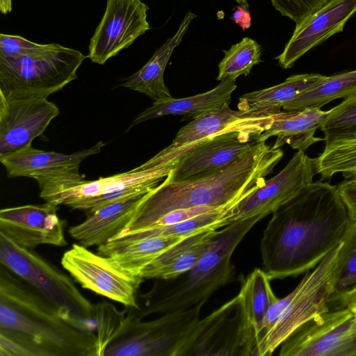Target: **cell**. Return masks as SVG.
I'll return each mask as SVG.
<instances>
[{
    "label": "cell",
    "mask_w": 356,
    "mask_h": 356,
    "mask_svg": "<svg viewBox=\"0 0 356 356\" xmlns=\"http://www.w3.org/2000/svg\"><path fill=\"white\" fill-rule=\"evenodd\" d=\"M318 73L294 74L274 86L240 97L238 109L243 111L273 110L282 111L300 94L325 79Z\"/></svg>",
    "instance_id": "cell-27"
},
{
    "label": "cell",
    "mask_w": 356,
    "mask_h": 356,
    "mask_svg": "<svg viewBox=\"0 0 356 356\" xmlns=\"http://www.w3.org/2000/svg\"><path fill=\"white\" fill-rule=\"evenodd\" d=\"M236 80H222L214 88L194 96L154 102L134 119L127 131L145 121L169 115H183L193 120L225 104H229L232 93L237 88Z\"/></svg>",
    "instance_id": "cell-22"
},
{
    "label": "cell",
    "mask_w": 356,
    "mask_h": 356,
    "mask_svg": "<svg viewBox=\"0 0 356 356\" xmlns=\"http://www.w3.org/2000/svg\"><path fill=\"white\" fill-rule=\"evenodd\" d=\"M206 302L165 313L147 321L139 316L127 333L104 351L106 356H183Z\"/></svg>",
    "instance_id": "cell-10"
},
{
    "label": "cell",
    "mask_w": 356,
    "mask_h": 356,
    "mask_svg": "<svg viewBox=\"0 0 356 356\" xmlns=\"http://www.w3.org/2000/svg\"><path fill=\"white\" fill-rule=\"evenodd\" d=\"M280 356H356V314L329 309L298 328L280 346Z\"/></svg>",
    "instance_id": "cell-12"
},
{
    "label": "cell",
    "mask_w": 356,
    "mask_h": 356,
    "mask_svg": "<svg viewBox=\"0 0 356 356\" xmlns=\"http://www.w3.org/2000/svg\"><path fill=\"white\" fill-rule=\"evenodd\" d=\"M183 238V237H147L130 240L112 238L105 244L98 246L97 253L109 257L122 270L142 277L141 273L147 266Z\"/></svg>",
    "instance_id": "cell-26"
},
{
    "label": "cell",
    "mask_w": 356,
    "mask_h": 356,
    "mask_svg": "<svg viewBox=\"0 0 356 356\" xmlns=\"http://www.w3.org/2000/svg\"><path fill=\"white\" fill-rule=\"evenodd\" d=\"M215 209H216V208H212L209 207H201L172 211L160 218L158 220H156L154 223H153L147 229L175 224L193 218L195 216L211 211Z\"/></svg>",
    "instance_id": "cell-37"
},
{
    "label": "cell",
    "mask_w": 356,
    "mask_h": 356,
    "mask_svg": "<svg viewBox=\"0 0 356 356\" xmlns=\"http://www.w3.org/2000/svg\"><path fill=\"white\" fill-rule=\"evenodd\" d=\"M94 307L96 356H103L108 346L127 333L138 315L134 307H125L124 309L120 311L107 301L97 302Z\"/></svg>",
    "instance_id": "cell-30"
},
{
    "label": "cell",
    "mask_w": 356,
    "mask_h": 356,
    "mask_svg": "<svg viewBox=\"0 0 356 356\" xmlns=\"http://www.w3.org/2000/svg\"><path fill=\"white\" fill-rule=\"evenodd\" d=\"M240 6H243L245 8H248L249 4L248 0H236Z\"/></svg>",
    "instance_id": "cell-42"
},
{
    "label": "cell",
    "mask_w": 356,
    "mask_h": 356,
    "mask_svg": "<svg viewBox=\"0 0 356 356\" xmlns=\"http://www.w3.org/2000/svg\"><path fill=\"white\" fill-rule=\"evenodd\" d=\"M282 113L273 110L235 111L229 104H225L192 120L179 129L170 145L131 170L139 172L176 164L200 145L224 134L247 132L257 138Z\"/></svg>",
    "instance_id": "cell-9"
},
{
    "label": "cell",
    "mask_w": 356,
    "mask_h": 356,
    "mask_svg": "<svg viewBox=\"0 0 356 356\" xmlns=\"http://www.w3.org/2000/svg\"><path fill=\"white\" fill-rule=\"evenodd\" d=\"M175 164L152 170L126 172L88 181L80 172L40 177L36 179L40 196L45 202L86 212L108 203L144 195L161 184Z\"/></svg>",
    "instance_id": "cell-6"
},
{
    "label": "cell",
    "mask_w": 356,
    "mask_h": 356,
    "mask_svg": "<svg viewBox=\"0 0 356 356\" xmlns=\"http://www.w3.org/2000/svg\"><path fill=\"white\" fill-rule=\"evenodd\" d=\"M260 217L234 221L220 229L213 245L189 270L172 279L158 280L141 296L138 316L165 314L192 307L231 282L234 275L232 256L245 236L260 221Z\"/></svg>",
    "instance_id": "cell-4"
},
{
    "label": "cell",
    "mask_w": 356,
    "mask_h": 356,
    "mask_svg": "<svg viewBox=\"0 0 356 356\" xmlns=\"http://www.w3.org/2000/svg\"><path fill=\"white\" fill-rule=\"evenodd\" d=\"M86 56L56 43L15 57L0 56V95L47 98L77 79Z\"/></svg>",
    "instance_id": "cell-7"
},
{
    "label": "cell",
    "mask_w": 356,
    "mask_h": 356,
    "mask_svg": "<svg viewBox=\"0 0 356 356\" xmlns=\"http://www.w3.org/2000/svg\"><path fill=\"white\" fill-rule=\"evenodd\" d=\"M320 129L325 145L356 138V94L331 108Z\"/></svg>",
    "instance_id": "cell-34"
},
{
    "label": "cell",
    "mask_w": 356,
    "mask_h": 356,
    "mask_svg": "<svg viewBox=\"0 0 356 356\" xmlns=\"http://www.w3.org/2000/svg\"><path fill=\"white\" fill-rule=\"evenodd\" d=\"M356 94V70L327 76L305 90L286 106L285 111L307 108H321L337 99H346Z\"/></svg>",
    "instance_id": "cell-29"
},
{
    "label": "cell",
    "mask_w": 356,
    "mask_h": 356,
    "mask_svg": "<svg viewBox=\"0 0 356 356\" xmlns=\"http://www.w3.org/2000/svg\"><path fill=\"white\" fill-rule=\"evenodd\" d=\"M57 210V205L47 202L3 209L0 211V233L18 245L31 250L44 244L65 246L63 222Z\"/></svg>",
    "instance_id": "cell-17"
},
{
    "label": "cell",
    "mask_w": 356,
    "mask_h": 356,
    "mask_svg": "<svg viewBox=\"0 0 356 356\" xmlns=\"http://www.w3.org/2000/svg\"><path fill=\"white\" fill-rule=\"evenodd\" d=\"M356 13V0H329L296 26L283 51L275 58L288 69L310 49L343 31L348 20Z\"/></svg>",
    "instance_id": "cell-18"
},
{
    "label": "cell",
    "mask_w": 356,
    "mask_h": 356,
    "mask_svg": "<svg viewBox=\"0 0 356 356\" xmlns=\"http://www.w3.org/2000/svg\"><path fill=\"white\" fill-rule=\"evenodd\" d=\"M257 344L238 296L199 320L185 346L183 356H252Z\"/></svg>",
    "instance_id": "cell-11"
},
{
    "label": "cell",
    "mask_w": 356,
    "mask_h": 356,
    "mask_svg": "<svg viewBox=\"0 0 356 356\" xmlns=\"http://www.w3.org/2000/svg\"><path fill=\"white\" fill-rule=\"evenodd\" d=\"M333 307H347L356 314V288L342 297Z\"/></svg>",
    "instance_id": "cell-40"
},
{
    "label": "cell",
    "mask_w": 356,
    "mask_h": 356,
    "mask_svg": "<svg viewBox=\"0 0 356 356\" xmlns=\"http://www.w3.org/2000/svg\"><path fill=\"white\" fill-rule=\"evenodd\" d=\"M238 296L245 318L253 330L257 343L265 316L279 299L273 291L267 273L264 270L255 268L243 280Z\"/></svg>",
    "instance_id": "cell-28"
},
{
    "label": "cell",
    "mask_w": 356,
    "mask_h": 356,
    "mask_svg": "<svg viewBox=\"0 0 356 356\" xmlns=\"http://www.w3.org/2000/svg\"><path fill=\"white\" fill-rule=\"evenodd\" d=\"M1 266L95 332V307L72 280L31 249L0 233Z\"/></svg>",
    "instance_id": "cell-8"
},
{
    "label": "cell",
    "mask_w": 356,
    "mask_h": 356,
    "mask_svg": "<svg viewBox=\"0 0 356 356\" xmlns=\"http://www.w3.org/2000/svg\"><path fill=\"white\" fill-rule=\"evenodd\" d=\"M196 15L188 12L174 35L158 48L138 71L126 79L122 86L143 93L154 102L173 97L165 86L163 74L174 49L181 42Z\"/></svg>",
    "instance_id": "cell-25"
},
{
    "label": "cell",
    "mask_w": 356,
    "mask_h": 356,
    "mask_svg": "<svg viewBox=\"0 0 356 356\" xmlns=\"http://www.w3.org/2000/svg\"><path fill=\"white\" fill-rule=\"evenodd\" d=\"M149 7L140 0H107L104 14L90 38L88 58L104 65L150 29Z\"/></svg>",
    "instance_id": "cell-14"
},
{
    "label": "cell",
    "mask_w": 356,
    "mask_h": 356,
    "mask_svg": "<svg viewBox=\"0 0 356 356\" xmlns=\"http://www.w3.org/2000/svg\"><path fill=\"white\" fill-rule=\"evenodd\" d=\"M270 1L277 11L282 16L291 19L296 23V26H298L329 0Z\"/></svg>",
    "instance_id": "cell-35"
},
{
    "label": "cell",
    "mask_w": 356,
    "mask_h": 356,
    "mask_svg": "<svg viewBox=\"0 0 356 356\" xmlns=\"http://www.w3.org/2000/svg\"><path fill=\"white\" fill-rule=\"evenodd\" d=\"M144 195L122 198L86 212L83 222L69 228L70 236L86 248L105 244L125 228Z\"/></svg>",
    "instance_id": "cell-21"
},
{
    "label": "cell",
    "mask_w": 356,
    "mask_h": 356,
    "mask_svg": "<svg viewBox=\"0 0 356 356\" xmlns=\"http://www.w3.org/2000/svg\"><path fill=\"white\" fill-rule=\"evenodd\" d=\"M44 45L19 35L0 34V56L15 57L41 49Z\"/></svg>",
    "instance_id": "cell-36"
},
{
    "label": "cell",
    "mask_w": 356,
    "mask_h": 356,
    "mask_svg": "<svg viewBox=\"0 0 356 356\" xmlns=\"http://www.w3.org/2000/svg\"><path fill=\"white\" fill-rule=\"evenodd\" d=\"M316 175L313 159L298 151L277 175L240 202L234 222L273 213L312 183Z\"/></svg>",
    "instance_id": "cell-16"
},
{
    "label": "cell",
    "mask_w": 356,
    "mask_h": 356,
    "mask_svg": "<svg viewBox=\"0 0 356 356\" xmlns=\"http://www.w3.org/2000/svg\"><path fill=\"white\" fill-rule=\"evenodd\" d=\"M61 265L83 288L139 309L138 290L144 279L122 270L109 257L74 243L63 254Z\"/></svg>",
    "instance_id": "cell-13"
},
{
    "label": "cell",
    "mask_w": 356,
    "mask_h": 356,
    "mask_svg": "<svg viewBox=\"0 0 356 356\" xmlns=\"http://www.w3.org/2000/svg\"><path fill=\"white\" fill-rule=\"evenodd\" d=\"M321 180H330L341 172L346 179L356 175V138L325 145L323 151L313 159Z\"/></svg>",
    "instance_id": "cell-32"
},
{
    "label": "cell",
    "mask_w": 356,
    "mask_h": 356,
    "mask_svg": "<svg viewBox=\"0 0 356 356\" xmlns=\"http://www.w3.org/2000/svg\"><path fill=\"white\" fill-rule=\"evenodd\" d=\"M356 288V221H351L339 245L330 306Z\"/></svg>",
    "instance_id": "cell-31"
},
{
    "label": "cell",
    "mask_w": 356,
    "mask_h": 356,
    "mask_svg": "<svg viewBox=\"0 0 356 356\" xmlns=\"http://www.w3.org/2000/svg\"><path fill=\"white\" fill-rule=\"evenodd\" d=\"M220 229H210L184 238L143 270V279L169 280L192 268L213 245Z\"/></svg>",
    "instance_id": "cell-23"
},
{
    "label": "cell",
    "mask_w": 356,
    "mask_h": 356,
    "mask_svg": "<svg viewBox=\"0 0 356 356\" xmlns=\"http://www.w3.org/2000/svg\"><path fill=\"white\" fill-rule=\"evenodd\" d=\"M105 145L103 141H99L90 148L69 154L37 149L31 145L0 156V161L8 177H26L36 180L40 177L79 172L81 163L87 157L99 153Z\"/></svg>",
    "instance_id": "cell-20"
},
{
    "label": "cell",
    "mask_w": 356,
    "mask_h": 356,
    "mask_svg": "<svg viewBox=\"0 0 356 356\" xmlns=\"http://www.w3.org/2000/svg\"><path fill=\"white\" fill-rule=\"evenodd\" d=\"M11 0H0V11L2 14H7L12 11Z\"/></svg>",
    "instance_id": "cell-41"
},
{
    "label": "cell",
    "mask_w": 356,
    "mask_h": 356,
    "mask_svg": "<svg viewBox=\"0 0 356 356\" xmlns=\"http://www.w3.org/2000/svg\"><path fill=\"white\" fill-rule=\"evenodd\" d=\"M284 155L266 141H256L240 158L211 174L180 181L166 177L143 195L125 228L117 236L149 227L172 211L201 207L220 208L245 198L261 186Z\"/></svg>",
    "instance_id": "cell-2"
},
{
    "label": "cell",
    "mask_w": 356,
    "mask_h": 356,
    "mask_svg": "<svg viewBox=\"0 0 356 356\" xmlns=\"http://www.w3.org/2000/svg\"><path fill=\"white\" fill-rule=\"evenodd\" d=\"M337 186L350 220L356 221V178L346 179Z\"/></svg>",
    "instance_id": "cell-38"
},
{
    "label": "cell",
    "mask_w": 356,
    "mask_h": 356,
    "mask_svg": "<svg viewBox=\"0 0 356 356\" xmlns=\"http://www.w3.org/2000/svg\"><path fill=\"white\" fill-rule=\"evenodd\" d=\"M350 222L337 186L311 183L273 213L260 241L264 270L270 280L308 271L338 247Z\"/></svg>",
    "instance_id": "cell-1"
},
{
    "label": "cell",
    "mask_w": 356,
    "mask_h": 356,
    "mask_svg": "<svg viewBox=\"0 0 356 356\" xmlns=\"http://www.w3.org/2000/svg\"><path fill=\"white\" fill-rule=\"evenodd\" d=\"M0 330L36 356H96L95 332L1 266Z\"/></svg>",
    "instance_id": "cell-3"
},
{
    "label": "cell",
    "mask_w": 356,
    "mask_h": 356,
    "mask_svg": "<svg viewBox=\"0 0 356 356\" xmlns=\"http://www.w3.org/2000/svg\"><path fill=\"white\" fill-rule=\"evenodd\" d=\"M329 112L316 108L282 112L256 141H266L270 137L277 136L274 147L280 148L287 144L292 149L305 152L311 145L324 141V138L316 137L315 133Z\"/></svg>",
    "instance_id": "cell-24"
},
{
    "label": "cell",
    "mask_w": 356,
    "mask_h": 356,
    "mask_svg": "<svg viewBox=\"0 0 356 356\" xmlns=\"http://www.w3.org/2000/svg\"><path fill=\"white\" fill-rule=\"evenodd\" d=\"M351 178H356V175H355V176H354V177H351Z\"/></svg>",
    "instance_id": "cell-43"
},
{
    "label": "cell",
    "mask_w": 356,
    "mask_h": 356,
    "mask_svg": "<svg viewBox=\"0 0 356 356\" xmlns=\"http://www.w3.org/2000/svg\"><path fill=\"white\" fill-rule=\"evenodd\" d=\"M232 19L238 24L243 30L248 29L251 25V17L246 8L241 6H236L232 16Z\"/></svg>",
    "instance_id": "cell-39"
},
{
    "label": "cell",
    "mask_w": 356,
    "mask_h": 356,
    "mask_svg": "<svg viewBox=\"0 0 356 356\" xmlns=\"http://www.w3.org/2000/svg\"><path fill=\"white\" fill-rule=\"evenodd\" d=\"M261 49L253 39L245 37L239 42L225 51V56L218 65L216 79H236L248 76L252 67L261 61Z\"/></svg>",
    "instance_id": "cell-33"
},
{
    "label": "cell",
    "mask_w": 356,
    "mask_h": 356,
    "mask_svg": "<svg viewBox=\"0 0 356 356\" xmlns=\"http://www.w3.org/2000/svg\"><path fill=\"white\" fill-rule=\"evenodd\" d=\"M339 245L307 273L289 294L270 307L252 356L273 355L306 322L330 309Z\"/></svg>",
    "instance_id": "cell-5"
},
{
    "label": "cell",
    "mask_w": 356,
    "mask_h": 356,
    "mask_svg": "<svg viewBox=\"0 0 356 356\" xmlns=\"http://www.w3.org/2000/svg\"><path fill=\"white\" fill-rule=\"evenodd\" d=\"M59 113L47 98L0 95V156L31 146Z\"/></svg>",
    "instance_id": "cell-15"
},
{
    "label": "cell",
    "mask_w": 356,
    "mask_h": 356,
    "mask_svg": "<svg viewBox=\"0 0 356 356\" xmlns=\"http://www.w3.org/2000/svg\"><path fill=\"white\" fill-rule=\"evenodd\" d=\"M256 139V136L247 132L217 136L179 159L167 178L170 181H180L221 170L243 155Z\"/></svg>",
    "instance_id": "cell-19"
}]
</instances>
